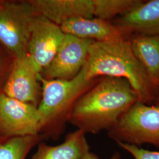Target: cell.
<instances>
[{"instance_id":"obj_1","label":"cell","mask_w":159,"mask_h":159,"mask_svg":"<svg viewBox=\"0 0 159 159\" xmlns=\"http://www.w3.org/2000/svg\"><path fill=\"white\" fill-rule=\"evenodd\" d=\"M137 102L127 80L101 77L76 102L68 123L85 134L108 131Z\"/></svg>"},{"instance_id":"obj_2","label":"cell","mask_w":159,"mask_h":159,"mask_svg":"<svg viewBox=\"0 0 159 159\" xmlns=\"http://www.w3.org/2000/svg\"><path fill=\"white\" fill-rule=\"evenodd\" d=\"M129 39L93 41L80 72L87 81L104 77L125 79L136 93L139 102L153 105L157 91L134 56Z\"/></svg>"},{"instance_id":"obj_3","label":"cell","mask_w":159,"mask_h":159,"mask_svg":"<svg viewBox=\"0 0 159 159\" xmlns=\"http://www.w3.org/2000/svg\"><path fill=\"white\" fill-rule=\"evenodd\" d=\"M100 79L87 81L80 72L70 80H46L40 74L42 94L37 109L40 134L44 139L57 141L61 137L76 102Z\"/></svg>"},{"instance_id":"obj_4","label":"cell","mask_w":159,"mask_h":159,"mask_svg":"<svg viewBox=\"0 0 159 159\" xmlns=\"http://www.w3.org/2000/svg\"><path fill=\"white\" fill-rule=\"evenodd\" d=\"M35 16L28 0L0 1V43L13 60L28 55Z\"/></svg>"},{"instance_id":"obj_5","label":"cell","mask_w":159,"mask_h":159,"mask_svg":"<svg viewBox=\"0 0 159 159\" xmlns=\"http://www.w3.org/2000/svg\"><path fill=\"white\" fill-rule=\"evenodd\" d=\"M116 142L140 147L150 144L159 148V106L136 102L107 131Z\"/></svg>"},{"instance_id":"obj_6","label":"cell","mask_w":159,"mask_h":159,"mask_svg":"<svg viewBox=\"0 0 159 159\" xmlns=\"http://www.w3.org/2000/svg\"><path fill=\"white\" fill-rule=\"evenodd\" d=\"M40 132L37 107L0 93V137L8 139Z\"/></svg>"},{"instance_id":"obj_7","label":"cell","mask_w":159,"mask_h":159,"mask_svg":"<svg viewBox=\"0 0 159 159\" xmlns=\"http://www.w3.org/2000/svg\"><path fill=\"white\" fill-rule=\"evenodd\" d=\"M93 41L66 34L57 54L41 76L46 80L73 79L83 67L89 47Z\"/></svg>"},{"instance_id":"obj_8","label":"cell","mask_w":159,"mask_h":159,"mask_svg":"<svg viewBox=\"0 0 159 159\" xmlns=\"http://www.w3.org/2000/svg\"><path fill=\"white\" fill-rule=\"evenodd\" d=\"M66 34L60 26L46 18H34L29 41L28 56L40 74L51 63Z\"/></svg>"},{"instance_id":"obj_9","label":"cell","mask_w":159,"mask_h":159,"mask_svg":"<svg viewBox=\"0 0 159 159\" xmlns=\"http://www.w3.org/2000/svg\"><path fill=\"white\" fill-rule=\"evenodd\" d=\"M40 74L28 56L14 59L2 93L18 101L38 107L42 94Z\"/></svg>"},{"instance_id":"obj_10","label":"cell","mask_w":159,"mask_h":159,"mask_svg":"<svg viewBox=\"0 0 159 159\" xmlns=\"http://www.w3.org/2000/svg\"><path fill=\"white\" fill-rule=\"evenodd\" d=\"M37 16L60 26L77 18L94 16L93 0H28Z\"/></svg>"},{"instance_id":"obj_11","label":"cell","mask_w":159,"mask_h":159,"mask_svg":"<svg viewBox=\"0 0 159 159\" xmlns=\"http://www.w3.org/2000/svg\"><path fill=\"white\" fill-rule=\"evenodd\" d=\"M60 27L65 34L95 41L129 38L131 35L111 22L97 18H77L64 23Z\"/></svg>"},{"instance_id":"obj_12","label":"cell","mask_w":159,"mask_h":159,"mask_svg":"<svg viewBox=\"0 0 159 159\" xmlns=\"http://www.w3.org/2000/svg\"><path fill=\"white\" fill-rule=\"evenodd\" d=\"M111 23L130 35H159V0L144 1L135 10Z\"/></svg>"},{"instance_id":"obj_13","label":"cell","mask_w":159,"mask_h":159,"mask_svg":"<svg viewBox=\"0 0 159 159\" xmlns=\"http://www.w3.org/2000/svg\"><path fill=\"white\" fill-rule=\"evenodd\" d=\"M37 146L30 159H82L90 152L85 134L80 130L68 133L59 145L50 146L42 141Z\"/></svg>"},{"instance_id":"obj_14","label":"cell","mask_w":159,"mask_h":159,"mask_svg":"<svg viewBox=\"0 0 159 159\" xmlns=\"http://www.w3.org/2000/svg\"><path fill=\"white\" fill-rule=\"evenodd\" d=\"M134 56L144 68L158 91L159 89V35L133 34L130 37Z\"/></svg>"},{"instance_id":"obj_15","label":"cell","mask_w":159,"mask_h":159,"mask_svg":"<svg viewBox=\"0 0 159 159\" xmlns=\"http://www.w3.org/2000/svg\"><path fill=\"white\" fill-rule=\"evenodd\" d=\"M44 140L40 134L7 139L0 143V159H26L32 149Z\"/></svg>"},{"instance_id":"obj_16","label":"cell","mask_w":159,"mask_h":159,"mask_svg":"<svg viewBox=\"0 0 159 159\" xmlns=\"http://www.w3.org/2000/svg\"><path fill=\"white\" fill-rule=\"evenodd\" d=\"M144 1L142 0H93L94 16L110 21L135 10Z\"/></svg>"},{"instance_id":"obj_17","label":"cell","mask_w":159,"mask_h":159,"mask_svg":"<svg viewBox=\"0 0 159 159\" xmlns=\"http://www.w3.org/2000/svg\"><path fill=\"white\" fill-rule=\"evenodd\" d=\"M120 147L129 152L134 159H159V152L150 151L136 145L117 142Z\"/></svg>"},{"instance_id":"obj_18","label":"cell","mask_w":159,"mask_h":159,"mask_svg":"<svg viewBox=\"0 0 159 159\" xmlns=\"http://www.w3.org/2000/svg\"><path fill=\"white\" fill-rule=\"evenodd\" d=\"M120 157L121 156L120 155L119 153L116 152L109 159H120ZM82 159H99V158L96 154L89 152L85 154Z\"/></svg>"},{"instance_id":"obj_19","label":"cell","mask_w":159,"mask_h":159,"mask_svg":"<svg viewBox=\"0 0 159 159\" xmlns=\"http://www.w3.org/2000/svg\"><path fill=\"white\" fill-rule=\"evenodd\" d=\"M153 105L159 106V90H158V91H157V96H156V97L155 101L154 102Z\"/></svg>"},{"instance_id":"obj_20","label":"cell","mask_w":159,"mask_h":159,"mask_svg":"<svg viewBox=\"0 0 159 159\" xmlns=\"http://www.w3.org/2000/svg\"><path fill=\"white\" fill-rule=\"evenodd\" d=\"M7 139H3V138H2L1 137H0V143H1L3 142H4L5 140H6Z\"/></svg>"},{"instance_id":"obj_21","label":"cell","mask_w":159,"mask_h":159,"mask_svg":"<svg viewBox=\"0 0 159 159\" xmlns=\"http://www.w3.org/2000/svg\"><path fill=\"white\" fill-rule=\"evenodd\" d=\"M1 58H0V70H1Z\"/></svg>"}]
</instances>
